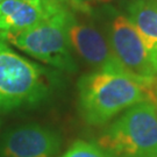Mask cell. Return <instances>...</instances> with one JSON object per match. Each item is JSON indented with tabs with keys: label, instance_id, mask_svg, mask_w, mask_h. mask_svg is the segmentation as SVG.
<instances>
[{
	"label": "cell",
	"instance_id": "cell-3",
	"mask_svg": "<svg viewBox=\"0 0 157 157\" xmlns=\"http://www.w3.org/2000/svg\"><path fill=\"white\" fill-rule=\"evenodd\" d=\"M98 144L112 157H157V102L129 107L105 129Z\"/></svg>",
	"mask_w": 157,
	"mask_h": 157
},
{
	"label": "cell",
	"instance_id": "cell-8",
	"mask_svg": "<svg viewBox=\"0 0 157 157\" xmlns=\"http://www.w3.org/2000/svg\"><path fill=\"white\" fill-rule=\"evenodd\" d=\"M61 4L64 2L58 0H43L42 2L2 0L0 2V33L29 28L45 19Z\"/></svg>",
	"mask_w": 157,
	"mask_h": 157
},
{
	"label": "cell",
	"instance_id": "cell-6",
	"mask_svg": "<svg viewBox=\"0 0 157 157\" xmlns=\"http://www.w3.org/2000/svg\"><path fill=\"white\" fill-rule=\"evenodd\" d=\"M62 137L54 129L37 124L17 126L0 139V157H54Z\"/></svg>",
	"mask_w": 157,
	"mask_h": 157
},
{
	"label": "cell",
	"instance_id": "cell-1",
	"mask_svg": "<svg viewBox=\"0 0 157 157\" xmlns=\"http://www.w3.org/2000/svg\"><path fill=\"white\" fill-rule=\"evenodd\" d=\"M157 102L155 92L124 72L95 70L78 80V107L85 122L100 126L141 101Z\"/></svg>",
	"mask_w": 157,
	"mask_h": 157
},
{
	"label": "cell",
	"instance_id": "cell-13",
	"mask_svg": "<svg viewBox=\"0 0 157 157\" xmlns=\"http://www.w3.org/2000/svg\"><path fill=\"white\" fill-rule=\"evenodd\" d=\"M58 1H61V2H64V4H67V1H69V0H58Z\"/></svg>",
	"mask_w": 157,
	"mask_h": 157
},
{
	"label": "cell",
	"instance_id": "cell-10",
	"mask_svg": "<svg viewBox=\"0 0 157 157\" xmlns=\"http://www.w3.org/2000/svg\"><path fill=\"white\" fill-rule=\"evenodd\" d=\"M124 0H69L67 6L71 11L92 15L99 11L114 10V7Z\"/></svg>",
	"mask_w": 157,
	"mask_h": 157
},
{
	"label": "cell",
	"instance_id": "cell-14",
	"mask_svg": "<svg viewBox=\"0 0 157 157\" xmlns=\"http://www.w3.org/2000/svg\"><path fill=\"white\" fill-rule=\"evenodd\" d=\"M1 1H2V0H0V2H1Z\"/></svg>",
	"mask_w": 157,
	"mask_h": 157
},
{
	"label": "cell",
	"instance_id": "cell-4",
	"mask_svg": "<svg viewBox=\"0 0 157 157\" xmlns=\"http://www.w3.org/2000/svg\"><path fill=\"white\" fill-rule=\"evenodd\" d=\"M48 93L44 70L15 52L0 34V112L36 105Z\"/></svg>",
	"mask_w": 157,
	"mask_h": 157
},
{
	"label": "cell",
	"instance_id": "cell-2",
	"mask_svg": "<svg viewBox=\"0 0 157 157\" xmlns=\"http://www.w3.org/2000/svg\"><path fill=\"white\" fill-rule=\"evenodd\" d=\"M71 10L58 5L48 17L32 27L17 32L0 33L4 39L39 61L65 71H75L67 26Z\"/></svg>",
	"mask_w": 157,
	"mask_h": 157
},
{
	"label": "cell",
	"instance_id": "cell-5",
	"mask_svg": "<svg viewBox=\"0 0 157 157\" xmlns=\"http://www.w3.org/2000/svg\"><path fill=\"white\" fill-rule=\"evenodd\" d=\"M104 33L121 69L151 89L157 97V73L151 65L144 41L128 17L113 14Z\"/></svg>",
	"mask_w": 157,
	"mask_h": 157
},
{
	"label": "cell",
	"instance_id": "cell-12",
	"mask_svg": "<svg viewBox=\"0 0 157 157\" xmlns=\"http://www.w3.org/2000/svg\"><path fill=\"white\" fill-rule=\"evenodd\" d=\"M22 1H28V2H42L43 0H22Z\"/></svg>",
	"mask_w": 157,
	"mask_h": 157
},
{
	"label": "cell",
	"instance_id": "cell-11",
	"mask_svg": "<svg viewBox=\"0 0 157 157\" xmlns=\"http://www.w3.org/2000/svg\"><path fill=\"white\" fill-rule=\"evenodd\" d=\"M61 157H112L99 144L92 142L78 140L73 142L71 147Z\"/></svg>",
	"mask_w": 157,
	"mask_h": 157
},
{
	"label": "cell",
	"instance_id": "cell-7",
	"mask_svg": "<svg viewBox=\"0 0 157 157\" xmlns=\"http://www.w3.org/2000/svg\"><path fill=\"white\" fill-rule=\"evenodd\" d=\"M67 35L71 48L95 70L124 72L113 55L105 33L93 23L77 19L73 12L69 20Z\"/></svg>",
	"mask_w": 157,
	"mask_h": 157
},
{
	"label": "cell",
	"instance_id": "cell-9",
	"mask_svg": "<svg viewBox=\"0 0 157 157\" xmlns=\"http://www.w3.org/2000/svg\"><path fill=\"white\" fill-rule=\"evenodd\" d=\"M127 17L144 44L157 43V0H128Z\"/></svg>",
	"mask_w": 157,
	"mask_h": 157
}]
</instances>
